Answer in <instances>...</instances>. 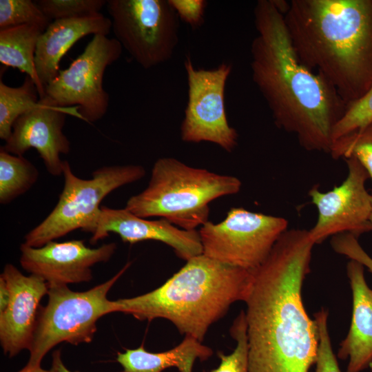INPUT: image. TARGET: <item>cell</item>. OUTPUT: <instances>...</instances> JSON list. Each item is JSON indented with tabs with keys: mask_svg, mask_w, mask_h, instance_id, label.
Listing matches in <instances>:
<instances>
[{
	"mask_svg": "<svg viewBox=\"0 0 372 372\" xmlns=\"http://www.w3.org/2000/svg\"><path fill=\"white\" fill-rule=\"evenodd\" d=\"M314 245L309 230L287 229L251 270L244 301L249 372H309L316 364L318 327L302 297Z\"/></svg>",
	"mask_w": 372,
	"mask_h": 372,
	"instance_id": "1",
	"label": "cell"
},
{
	"mask_svg": "<svg viewBox=\"0 0 372 372\" xmlns=\"http://www.w3.org/2000/svg\"><path fill=\"white\" fill-rule=\"evenodd\" d=\"M254 14L252 80L276 125L295 135L306 150L329 154L333 127L347 105L324 78L300 62L273 0H258Z\"/></svg>",
	"mask_w": 372,
	"mask_h": 372,
	"instance_id": "2",
	"label": "cell"
},
{
	"mask_svg": "<svg viewBox=\"0 0 372 372\" xmlns=\"http://www.w3.org/2000/svg\"><path fill=\"white\" fill-rule=\"evenodd\" d=\"M300 62L347 106L372 86V0H291L284 14Z\"/></svg>",
	"mask_w": 372,
	"mask_h": 372,
	"instance_id": "3",
	"label": "cell"
},
{
	"mask_svg": "<svg viewBox=\"0 0 372 372\" xmlns=\"http://www.w3.org/2000/svg\"><path fill=\"white\" fill-rule=\"evenodd\" d=\"M186 264L159 287L145 294L112 301V311L138 320L164 318L182 334L203 342L209 327L237 301H245L251 271L204 254Z\"/></svg>",
	"mask_w": 372,
	"mask_h": 372,
	"instance_id": "4",
	"label": "cell"
},
{
	"mask_svg": "<svg viewBox=\"0 0 372 372\" xmlns=\"http://www.w3.org/2000/svg\"><path fill=\"white\" fill-rule=\"evenodd\" d=\"M239 178L190 167L169 157L158 158L147 187L127 201L125 208L145 218L160 217L185 230L208 221L209 204L240 192Z\"/></svg>",
	"mask_w": 372,
	"mask_h": 372,
	"instance_id": "5",
	"label": "cell"
},
{
	"mask_svg": "<svg viewBox=\"0 0 372 372\" xmlns=\"http://www.w3.org/2000/svg\"><path fill=\"white\" fill-rule=\"evenodd\" d=\"M130 265L127 263L112 278L87 291H74L67 285L48 286V302L39 310L26 366H41L45 355L61 342H91L99 319L112 313L107 293Z\"/></svg>",
	"mask_w": 372,
	"mask_h": 372,
	"instance_id": "6",
	"label": "cell"
},
{
	"mask_svg": "<svg viewBox=\"0 0 372 372\" xmlns=\"http://www.w3.org/2000/svg\"><path fill=\"white\" fill-rule=\"evenodd\" d=\"M62 175L63 187L56 206L26 234L24 244L40 247L78 229L89 232L102 200L115 189L141 180L145 170L138 165L105 166L94 171L91 178L83 179L64 161Z\"/></svg>",
	"mask_w": 372,
	"mask_h": 372,
	"instance_id": "7",
	"label": "cell"
},
{
	"mask_svg": "<svg viewBox=\"0 0 372 372\" xmlns=\"http://www.w3.org/2000/svg\"><path fill=\"white\" fill-rule=\"evenodd\" d=\"M115 39L144 69L169 60L178 43L179 18L166 0H108Z\"/></svg>",
	"mask_w": 372,
	"mask_h": 372,
	"instance_id": "8",
	"label": "cell"
},
{
	"mask_svg": "<svg viewBox=\"0 0 372 372\" xmlns=\"http://www.w3.org/2000/svg\"><path fill=\"white\" fill-rule=\"evenodd\" d=\"M287 227L283 217L233 207L223 221H207L198 232L203 254L251 271L265 261Z\"/></svg>",
	"mask_w": 372,
	"mask_h": 372,
	"instance_id": "9",
	"label": "cell"
},
{
	"mask_svg": "<svg viewBox=\"0 0 372 372\" xmlns=\"http://www.w3.org/2000/svg\"><path fill=\"white\" fill-rule=\"evenodd\" d=\"M122 49L115 38L94 35L83 52L45 87L44 97L54 106L78 107L81 118L87 122L101 119L110 103L103 88L104 73L119 59Z\"/></svg>",
	"mask_w": 372,
	"mask_h": 372,
	"instance_id": "10",
	"label": "cell"
},
{
	"mask_svg": "<svg viewBox=\"0 0 372 372\" xmlns=\"http://www.w3.org/2000/svg\"><path fill=\"white\" fill-rule=\"evenodd\" d=\"M188 99L180 125V137L187 143L210 142L227 152L238 144V134L227 121L225 85L231 65L222 63L213 69L195 68L187 56L184 62Z\"/></svg>",
	"mask_w": 372,
	"mask_h": 372,
	"instance_id": "11",
	"label": "cell"
},
{
	"mask_svg": "<svg viewBox=\"0 0 372 372\" xmlns=\"http://www.w3.org/2000/svg\"><path fill=\"white\" fill-rule=\"evenodd\" d=\"M348 173L343 182L322 192L318 185L308 192L318 211L314 226L309 230L315 245L329 237L351 234L358 238L372 231L370 223L372 195L366 189L369 176L354 157L345 158Z\"/></svg>",
	"mask_w": 372,
	"mask_h": 372,
	"instance_id": "12",
	"label": "cell"
},
{
	"mask_svg": "<svg viewBox=\"0 0 372 372\" xmlns=\"http://www.w3.org/2000/svg\"><path fill=\"white\" fill-rule=\"evenodd\" d=\"M116 249L114 242L91 248L83 240H53L40 247L23 243L20 263L26 271L42 278L48 286L67 285L90 281L92 267L108 261Z\"/></svg>",
	"mask_w": 372,
	"mask_h": 372,
	"instance_id": "13",
	"label": "cell"
},
{
	"mask_svg": "<svg viewBox=\"0 0 372 372\" xmlns=\"http://www.w3.org/2000/svg\"><path fill=\"white\" fill-rule=\"evenodd\" d=\"M68 114L81 118L78 107H56L45 97L40 99L34 109L17 119L10 136L1 148L17 156L34 148L51 175H62L64 161L61 155L70 151V142L63 132Z\"/></svg>",
	"mask_w": 372,
	"mask_h": 372,
	"instance_id": "14",
	"label": "cell"
},
{
	"mask_svg": "<svg viewBox=\"0 0 372 372\" xmlns=\"http://www.w3.org/2000/svg\"><path fill=\"white\" fill-rule=\"evenodd\" d=\"M90 242L96 243L110 233L118 234L123 242L134 244L145 240H156L171 247L176 254L185 260L203 254L199 232L185 230L164 218L149 220L139 217L125 207H101L94 223L89 231Z\"/></svg>",
	"mask_w": 372,
	"mask_h": 372,
	"instance_id": "15",
	"label": "cell"
},
{
	"mask_svg": "<svg viewBox=\"0 0 372 372\" xmlns=\"http://www.w3.org/2000/svg\"><path fill=\"white\" fill-rule=\"evenodd\" d=\"M5 279L10 299L0 312V340L5 354L12 358L30 349L37 327L39 303L48 295V285L41 277L23 275L15 266L7 264L1 274Z\"/></svg>",
	"mask_w": 372,
	"mask_h": 372,
	"instance_id": "16",
	"label": "cell"
},
{
	"mask_svg": "<svg viewBox=\"0 0 372 372\" xmlns=\"http://www.w3.org/2000/svg\"><path fill=\"white\" fill-rule=\"evenodd\" d=\"M112 30L110 19L99 12L52 21L38 40L35 52V68L45 87L60 71L62 57L81 38L92 34L107 36Z\"/></svg>",
	"mask_w": 372,
	"mask_h": 372,
	"instance_id": "17",
	"label": "cell"
},
{
	"mask_svg": "<svg viewBox=\"0 0 372 372\" xmlns=\"http://www.w3.org/2000/svg\"><path fill=\"white\" fill-rule=\"evenodd\" d=\"M347 275L352 293V316L338 358L348 360L346 372H362L372 364V289L366 283L364 267L359 262L349 261Z\"/></svg>",
	"mask_w": 372,
	"mask_h": 372,
	"instance_id": "18",
	"label": "cell"
},
{
	"mask_svg": "<svg viewBox=\"0 0 372 372\" xmlns=\"http://www.w3.org/2000/svg\"><path fill=\"white\" fill-rule=\"evenodd\" d=\"M212 354L211 348L187 335L170 350L150 352L141 344L135 349L118 352L116 360L123 368L121 372H162L169 367H176L180 372H192L196 360L205 361Z\"/></svg>",
	"mask_w": 372,
	"mask_h": 372,
	"instance_id": "19",
	"label": "cell"
},
{
	"mask_svg": "<svg viewBox=\"0 0 372 372\" xmlns=\"http://www.w3.org/2000/svg\"><path fill=\"white\" fill-rule=\"evenodd\" d=\"M44 30L37 25H22L0 30V62L18 69L35 83L40 99L45 88L37 74L34 59L39 37Z\"/></svg>",
	"mask_w": 372,
	"mask_h": 372,
	"instance_id": "20",
	"label": "cell"
},
{
	"mask_svg": "<svg viewBox=\"0 0 372 372\" xmlns=\"http://www.w3.org/2000/svg\"><path fill=\"white\" fill-rule=\"evenodd\" d=\"M40 96L34 81L25 76L19 87H10L0 81V138L10 136L17 119L34 109Z\"/></svg>",
	"mask_w": 372,
	"mask_h": 372,
	"instance_id": "21",
	"label": "cell"
},
{
	"mask_svg": "<svg viewBox=\"0 0 372 372\" xmlns=\"http://www.w3.org/2000/svg\"><path fill=\"white\" fill-rule=\"evenodd\" d=\"M39 171L23 156L0 150V203L8 204L28 191L37 182Z\"/></svg>",
	"mask_w": 372,
	"mask_h": 372,
	"instance_id": "22",
	"label": "cell"
},
{
	"mask_svg": "<svg viewBox=\"0 0 372 372\" xmlns=\"http://www.w3.org/2000/svg\"><path fill=\"white\" fill-rule=\"evenodd\" d=\"M371 124L372 86L361 98L347 106L333 127L331 146L342 138L362 132Z\"/></svg>",
	"mask_w": 372,
	"mask_h": 372,
	"instance_id": "23",
	"label": "cell"
},
{
	"mask_svg": "<svg viewBox=\"0 0 372 372\" xmlns=\"http://www.w3.org/2000/svg\"><path fill=\"white\" fill-rule=\"evenodd\" d=\"M50 23L35 1L0 0V30L32 24L45 30Z\"/></svg>",
	"mask_w": 372,
	"mask_h": 372,
	"instance_id": "24",
	"label": "cell"
},
{
	"mask_svg": "<svg viewBox=\"0 0 372 372\" xmlns=\"http://www.w3.org/2000/svg\"><path fill=\"white\" fill-rule=\"evenodd\" d=\"M230 334L236 342L234 351L229 355L218 352V356L220 359L219 366L210 371L203 372H249V343L245 312L243 310L234 320Z\"/></svg>",
	"mask_w": 372,
	"mask_h": 372,
	"instance_id": "25",
	"label": "cell"
},
{
	"mask_svg": "<svg viewBox=\"0 0 372 372\" xmlns=\"http://www.w3.org/2000/svg\"><path fill=\"white\" fill-rule=\"evenodd\" d=\"M329 154L334 159L354 157L372 181V124L359 133L335 142Z\"/></svg>",
	"mask_w": 372,
	"mask_h": 372,
	"instance_id": "26",
	"label": "cell"
},
{
	"mask_svg": "<svg viewBox=\"0 0 372 372\" xmlns=\"http://www.w3.org/2000/svg\"><path fill=\"white\" fill-rule=\"evenodd\" d=\"M37 4L51 21L100 12L104 0H38Z\"/></svg>",
	"mask_w": 372,
	"mask_h": 372,
	"instance_id": "27",
	"label": "cell"
},
{
	"mask_svg": "<svg viewBox=\"0 0 372 372\" xmlns=\"http://www.w3.org/2000/svg\"><path fill=\"white\" fill-rule=\"evenodd\" d=\"M328 311L324 309L314 314L318 331V355L314 372H341L328 330Z\"/></svg>",
	"mask_w": 372,
	"mask_h": 372,
	"instance_id": "28",
	"label": "cell"
},
{
	"mask_svg": "<svg viewBox=\"0 0 372 372\" xmlns=\"http://www.w3.org/2000/svg\"><path fill=\"white\" fill-rule=\"evenodd\" d=\"M358 238L351 234H338L331 238V245L335 252L359 262L372 273V258L362 247Z\"/></svg>",
	"mask_w": 372,
	"mask_h": 372,
	"instance_id": "29",
	"label": "cell"
},
{
	"mask_svg": "<svg viewBox=\"0 0 372 372\" xmlns=\"http://www.w3.org/2000/svg\"><path fill=\"white\" fill-rule=\"evenodd\" d=\"M179 19L193 29L202 25L207 2L205 0H168Z\"/></svg>",
	"mask_w": 372,
	"mask_h": 372,
	"instance_id": "30",
	"label": "cell"
},
{
	"mask_svg": "<svg viewBox=\"0 0 372 372\" xmlns=\"http://www.w3.org/2000/svg\"><path fill=\"white\" fill-rule=\"evenodd\" d=\"M52 364L50 372H72L70 371L63 364L60 350H56L53 352Z\"/></svg>",
	"mask_w": 372,
	"mask_h": 372,
	"instance_id": "31",
	"label": "cell"
},
{
	"mask_svg": "<svg viewBox=\"0 0 372 372\" xmlns=\"http://www.w3.org/2000/svg\"><path fill=\"white\" fill-rule=\"evenodd\" d=\"M10 299V291L2 276H0V312L7 307Z\"/></svg>",
	"mask_w": 372,
	"mask_h": 372,
	"instance_id": "32",
	"label": "cell"
},
{
	"mask_svg": "<svg viewBox=\"0 0 372 372\" xmlns=\"http://www.w3.org/2000/svg\"><path fill=\"white\" fill-rule=\"evenodd\" d=\"M18 372H50V371L42 369L41 366L34 367H28L25 366L24 368H23Z\"/></svg>",
	"mask_w": 372,
	"mask_h": 372,
	"instance_id": "33",
	"label": "cell"
},
{
	"mask_svg": "<svg viewBox=\"0 0 372 372\" xmlns=\"http://www.w3.org/2000/svg\"><path fill=\"white\" fill-rule=\"evenodd\" d=\"M371 195H372V192H371ZM369 220H370L371 224L372 225V201H371V214H370Z\"/></svg>",
	"mask_w": 372,
	"mask_h": 372,
	"instance_id": "34",
	"label": "cell"
}]
</instances>
